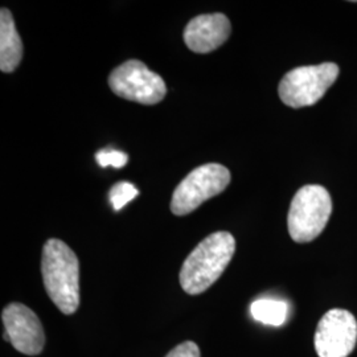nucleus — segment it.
I'll list each match as a JSON object with an SVG mask.
<instances>
[{"label":"nucleus","instance_id":"obj_1","mask_svg":"<svg viewBox=\"0 0 357 357\" xmlns=\"http://www.w3.org/2000/svg\"><path fill=\"white\" fill-rule=\"evenodd\" d=\"M236 252V240L229 231H216L199 243L180 270V284L190 295L206 291L228 265Z\"/></svg>","mask_w":357,"mask_h":357},{"label":"nucleus","instance_id":"obj_2","mask_svg":"<svg viewBox=\"0 0 357 357\" xmlns=\"http://www.w3.org/2000/svg\"><path fill=\"white\" fill-rule=\"evenodd\" d=\"M41 274L52 302L72 315L79 307V262L75 252L61 240H48L41 255Z\"/></svg>","mask_w":357,"mask_h":357},{"label":"nucleus","instance_id":"obj_3","mask_svg":"<svg viewBox=\"0 0 357 357\" xmlns=\"http://www.w3.org/2000/svg\"><path fill=\"white\" fill-rule=\"evenodd\" d=\"M332 212L330 192L318 184H308L295 193L290 205L287 225L295 243H306L318 238Z\"/></svg>","mask_w":357,"mask_h":357},{"label":"nucleus","instance_id":"obj_4","mask_svg":"<svg viewBox=\"0 0 357 357\" xmlns=\"http://www.w3.org/2000/svg\"><path fill=\"white\" fill-rule=\"evenodd\" d=\"M339 72L335 63L295 68L282 78L278 88L280 98L293 109L312 106L324 97L339 77Z\"/></svg>","mask_w":357,"mask_h":357},{"label":"nucleus","instance_id":"obj_5","mask_svg":"<svg viewBox=\"0 0 357 357\" xmlns=\"http://www.w3.org/2000/svg\"><path fill=\"white\" fill-rule=\"evenodd\" d=\"M230 183V172L218 163H208L195 168L180 181L171 200V212L185 216L196 211L206 200L225 191Z\"/></svg>","mask_w":357,"mask_h":357},{"label":"nucleus","instance_id":"obj_6","mask_svg":"<svg viewBox=\"0 0 357 357\" xmlns=\"http://www.w3.org/2000/svg\"><path fill=\"white\" fill-rule=\"evenodd\" d=\"M109 86L118 97L142 105H156L167 94L165 79L138 60L116 66L109 76Z\"/></svg>","mask_w":357,"mask_h":357},{"label":"nucleus","instance_id":"obj_7","mask_svg":"<svg viewBox=\"0 0 357 357\" xmlns=\"http://www.w3.org/2000/svg\"><path fill=\"white\" fill-rule=\"evenodd\" d=\"M357 343V320L349 311L333 308L323 315L315 332L319 357H348Z\"/></svg>","mask_w":357,"mask_h":357},{"label":"nucleus","instance_id":"obj_8","mask_svg":"<svg viewBox=\"0 0 357 357\" xmlns=\"http://www.w3.org/2000/svg\"><path fill=\"white\" fill-rule=\"evenodd\" d=\"M4 340L28 356L41 354L45 345V333L38 315L22 303H11L3 310Z\"/></svg>","mask_w":357,"mask_h":357},{"label":"nucleus","instance_id":"obj_9","mask_svg":"<svg viewBox=\"0 0 357 357\" xmlns=\"http://www.w3.org/2000/svg\"><path fill=\"white\" fill-rule=\"evenodd\" d=\"M229 19L224 13H206L193 17L185 26L184 43L192 52L209 53L230 36Z\"/></svg>","mask_w":357,"mask_h":357},{"label":"nucleus","instance_id":"obj_10","mask_svg":"<svg viewBox=\"0 0 357 357\" xmlns=\"http://www.w3.org/2000/svg\"><path fill=\"white\" fill-rule=\"evenodd\" d=\"M23 59V43L17 33L13 13L7 8L0 11V70L11 73Z\"/></svg>","mask_w":357,"mask_h":357},{"label":"nucleus","instance_id":"obj_11","mask_svg":"<svg viewBox=\"0 0 357 357\" xmlns=\"http://www.w3.org/2000/svg\"><path fill=\"white\" fill-rule=\"evenodd\" d=\"M250 314L257 321L264 323L266 326H282L289 314V306L286 302L262 298L257 299L250 306Z\"/></svg>","mask_w":357,"mask_h":357},{"label":"nucleus","instance_id":"obj_12","mask_svg":"<svg viewBox=\"0 0 357 357\" xmlns=\"http://www.w3.org/2000/svg\"><path fill=\"white\" fill-rule=\"evenodd\" d=\"M139 195V191L134 184L128 181H119L110 191V203L113 204L114 211L122 209L125 205L134 200Z\"/></svg>","mask_w":357,"mask_h":357},{"label":"nucleus","instance_id":"obj_13","mask_svg":"<svg viewBox=\"0 0 357 357\" xmlns=\"http://www.w3.org/2000/svg\"><path fill=\"white\" fill-rule=\"evenodd\" d=\"M96 159L98 162L100 166L103 167H114V168H122L126 166L128 163V153L113 150V149H105L98 151L96 155Z\"/></svg>","mask_w":357,"mask_h":357},{"label":"nucleus","instance_id":"obj_14","mask_svg":"<svg viewBox=\"0 0 357 357\" xmlns=\"http://www.w3.org/2000/svg\"><path fill=\"white\" fill-rule=\"evenodd\" d=\"M166 357H200V349L193 342H185L175 347Z\"/></svg>","mask_w":357,"mask_h":357}]
</instances>
